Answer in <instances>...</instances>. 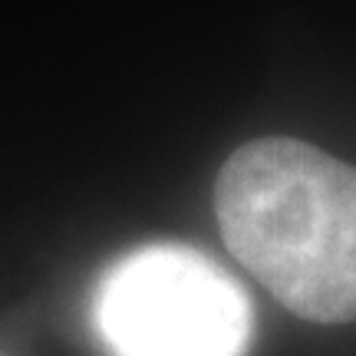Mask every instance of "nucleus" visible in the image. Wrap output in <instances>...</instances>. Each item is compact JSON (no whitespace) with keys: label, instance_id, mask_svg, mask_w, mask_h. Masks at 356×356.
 Segmentation results:
<instances>
[{"label":"nucleus","instance_id":"1","mask_svg":"<svg viewBox=\"0 0 356 356\" xmlns=\"http://www.w3.org/2000/svg\"><path fill=\"white\" fill-rule=\"evenodd\" d=\"M228 248L297 317L356 320V168L297 139L231 155L215 185Z\"/></svg>","mask_w":356,"mask_h":356},{"label":"nucleus","instance_id":"2","mask_svg":"<svg viewBox=\"0 0 356 356\" xmlns=\"http://www.w3.org/2000/svg\"><path fill=\"white\" fill-rule=\"evenodd\" d=\"M92 327L109 356H244L254 314L218 261L188 244H149L99 277Z\"/></svg>","mask_w":356,"mask_h":356}]
</instances>
